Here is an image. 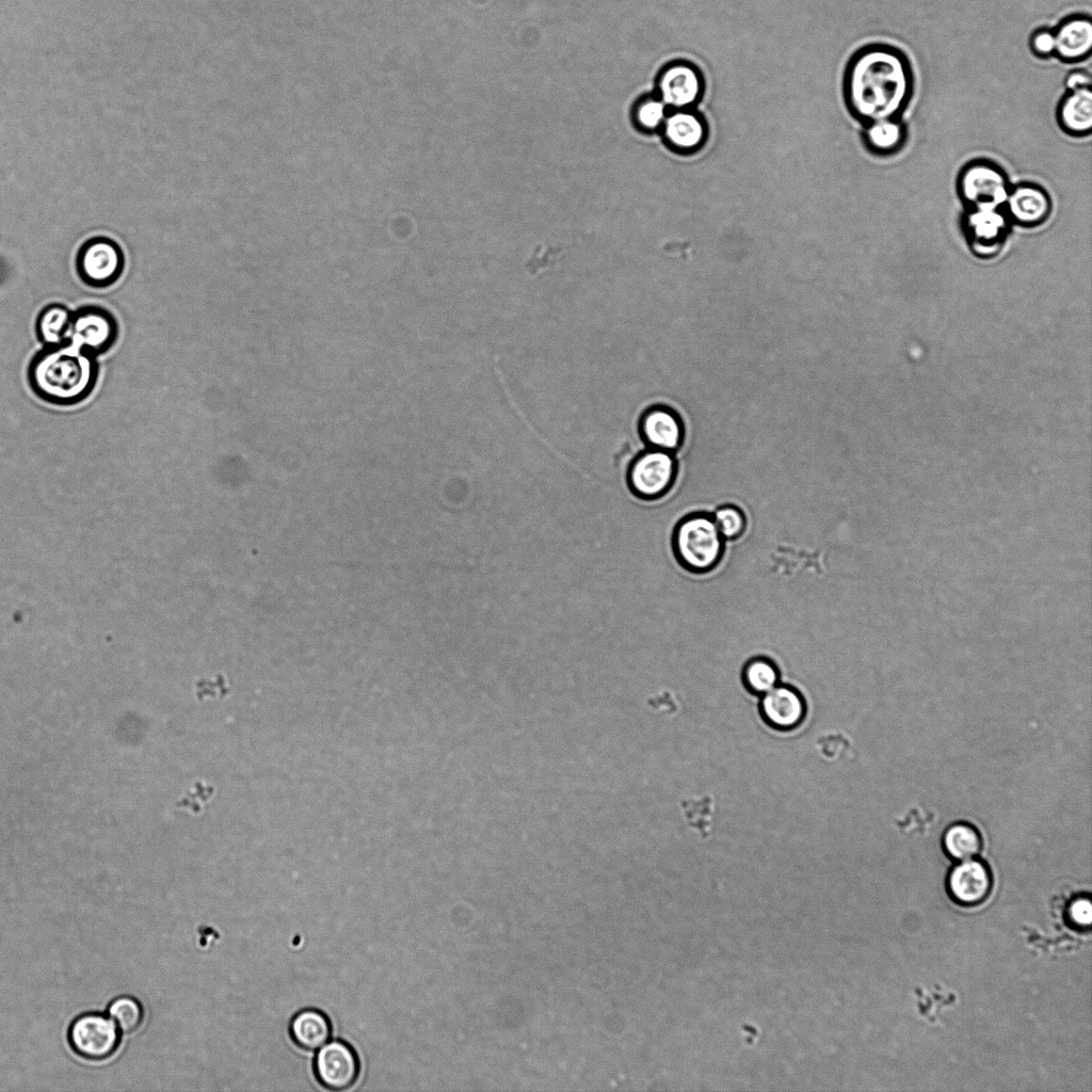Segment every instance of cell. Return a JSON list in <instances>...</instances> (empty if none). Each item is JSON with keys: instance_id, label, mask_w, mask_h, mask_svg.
Here are the masks:
<instances>
[{"instance_id": "d4e9b609", "label": "cell", "mask_w": 1092, "mask_h": 1092, "mask_svg": "<svg viewBox=\"0 0 1092 1092\" xmlns=\"http://www.w3.org/2000/svg\"><path fill=\"white\" fill-rule=\"evenodd\" d=\"M108 1015L122 1032L131 1033L136 1031L142 1025L144 1010L136 998L125 995L110 1002Z\"/></svg>"}, {"instance_id": "5b68a950", "label": "cell", "mask_w": 1092, "mask_h": 1092, "mask_svg": "<svg viewBox=\"0 0 1092 1092\" xmlns=\"http://www.w3.org/2000/svg\"><path fill=\"white\" fill-rule=\"evenodd\" d=\"M76 271L80 280L92 288L114 285L123 275L126 258L122 246L107 236L85 240L76 254Z\"/></svg>"}, {"instance_id": "5bb4252c", "label": "cell", "mask_w": 1092, "mask_h": 1092, "mask_svg": "<svg viewBox=\"0 0 1092 1092\" xmlns=\"http://www.w3.org/2000/svg\"><path fill=\"white\" fill-rule=\"evenodd\" d=\"M1055 57L1064 63H1078L1088 59L1092 51V21L1082 14L1064 17L1053 28Z\"/></svg>"}, {"instance_id": "6da1fadb", "label": "cell", "mask_w": 1092, "mask_h": 1092, "mask_svg": "<svg viewBox=\"0 0 1092 1092\" xmlns=\"http://www.w3.org/2000/svg\"><path fill=\"white\" fill-rule=\"evenodd\" d=\"M911 61L897 46L871 43L849 60L844 75V97L848 110L863 125L883 118H898L914 95Z\"/></svg>"}, {"instance_id": "7c38bea8", "label": "cell", "mask_w": 1092, "mask_h": 1092, "mask_svg": "<svg viewBox=\"0 0 1092 1092\" xmlns=\"http://www.w3.org/2000/svg\"><path fill=\"white\" fill-rule=\"evenodd\" d=\"M660 132L669 148L692 154L705 144L708 128L703 116L690 108L669 111Z\"/></svg>"}, {"instance_id": "ba28073f", "label": "cell", "mask_w": 1092, "mask_h": 1092, "mask_svg": "<svg viewBox=\"0 0 1092 1092\" xmlns=\"http://www.w3.org/2000/svg\"><path fill=\"white\" fill-rule=\"evenodd\" d=\"M119 327L116 317L100 305H83L73 311L68 342L95 356L116 343Z\"/></svg>"}, {"instance_id": "e0dca14e", "label": "cell", "mask_w": 1092, "mask_h": 1092, "mask_svg": "<svg viewBox=\"0 0 1092 1092\" xmlns=\"http://www.w3.org/2000/svg\"><path fill=\"white\" fill-rule=\"evenodd\" d=\"M1057 125L1073 138H1083L1092 130V90L1065 91L1056 107Z\"/></svg>"}, {"instance_id": "277c9868", "label": "cell", "mask_w": 1092, "mask_h": 1092, "mask_svg": "<svg viewBox=\"0 0 1092 1092\" xmlns=\"http://www.w3.org/2000/svg\"><path fill=\"white\" fill-rule=\"evenodd\" d=\"M1012 183L1006 171L996 162L977 158L966 162L956 178L957 194L968 207H1002Z\"/></svg>"}, {"instance_id": "ffe728a7", "label": "cell", "mask_w": 1092, "mask_h": 1092, "mask_svg": "<svg viewBox=\"0 0 1092 1092\" xmlns=\"http://www.w3.org/2000/svg\"><path fill=\"white\" fill-rule=\"evenodd\" d=\"M1008 222L1003 207L999 206L968 207L964 216V225L973 242L984 247L999 241Z\"/></svg>"}, {"instance_id": "7402d4cb", "label": "cell", "mask_w": 1092, "mask_h": 1092, "mask_svg": "<svg viewBox=\"0 0 1092 1092\" xmlns=\"http://www.w3.org/2000/svg\"><path fill=\"white\" fill-rule=\"evenodd\" d=\"M73 311L64 304L44 306L35 320V334L43 347L60 346L68 341Z\"/></svg>"}, {"instance_id": "9c48e42d", "label": "cell", "mask_w": 1092, "mask_h": 1092, "mask_svg": "<svg viewBox=\"0 0 1092 1092\" xmlns=\"http://www.w3.org/2000/svg\"><path fill=\"white\" fill-rule=\"evenodd\" d=\"M312 1071L320 1086L343 1091L358 1079L360 1061L354 1047L343 1040L326 1042L314 1057Z\"/></svg>"}, {"instance_id": "ac0fdd59", "label": "cell", "mask_w": 1092, "mask_h": 1092, "mask_svg": "<svg viewBox=\"0 0 1092 1092\" xmlns=\"http://www.w3.org/2000/svg\"><path fill=\"white\" fill-rule=\"evenodd\" d=\"M288 1031L291 1041L299 1048L312 1051L331 1039L333 1027L330 1017L323 1011L305 1008L291 1017Z\"/></svg>"}, {"instance_id": "4316f807", "label": "cell", "mask_w": 1092, "mask_h": 1092, "mask_svg": "<svg viewBox=\"0 0 1092 1092\" xmlns=\"http://www.w3.org/2000/svg\"><path fill=\"white\" fill-rule=\"evenodd\" d=\"M1031 53L1039 59L1055 57V35L1053 28H1039L1034 30L1028 39Z\"/></svg>"}, {"instance_id": "30bf717a", "label": "cell", "mask_w": 1092, "mask_h": 1092, "mask_svg": "<svg viewBox=\"0 0 1092 1092\" xmlns=\"http://www.w3.org/2000/svg\"><path fill=\"white\" fill-rule=\"evenodd\" d=\"M704 78L696 66L686 61L668 64L656 81V96L668 109H690L704 94Z\"/></svg>"}, {"instance_id": "9a60e30c", "label": "cell", "mask_w": 1092, "mask_h": 1092, "mask_svg": "<svg viewBox=\"0 0 1092 1092\" xmlns=\"http://www.w3.org/2000/svg\"><path fill=\"white\" fill-rule=\"evenodd\" d=\"M639 430L648 448L673 453L682 444V423L677 414L664 406L647 410L640 419Z\"/></svg>"}, {"instance_id": "603a6c76", "label": "cell", "mask_w": 1092, "mask_h": 1092, "mask_svg": "<svg viewBox=\"0 0 1092 1092\" xmlns=\"http://www.w3.org/2000/svg\"><path fill=\"white\" fill-rule=\"evenodd\" d=\"M668 112L665 105L656 95H647L633 105L631 119L638 130L652 133L660 131Z\"/></svg>"}, {"instance_id": "8fae6325", "label": "cell", "mask_w": 1092, "mask_h": 1092, "mask_svg": "<svg viewBox=\"0 0 1092 1092\" xmlns=\"http://www.w3.org/2000/svg\"><path fill=\"white\" fill-rule=\"evenodd\" d=\"M992 883L989 866L976 857L958 862L947 878L950 897L957 903L965 906L982 903L991 893Z\"/></svg>"}, {"instance_id": "44dd1931", "label": "cell", "mask_w": 1092, "mask_h": 1092, "mask_svg": "<svg viewBox=\"0 0 1092 1092\" xmlns=\"http://www.w3.org/2000/svg\"><path fill=\"white\" fill-rule=\"evenodd\" d=\"M982 835L978 828L964 820L948 824L942 834V847L956 862L975 858L982 850Z\"/></svg>"}, {"instance_id": "f1b7e54d", "label": "cell", "mask_w": 1092, "mask_h": 1092, "mask_svg": "<svg viewBox=\"0 0 1092 1092\" xmlns=\"http://www.w3.org/2000/svg\"><path fill=\"white\" fill-rule=\"evenodd\" d=\"M1091 75L1088 70L1076 68L1070 70L1063 80L1065 91H1075L1091 87Z\"/></svg>"}, {"instance_id": "2e32d148", "label": "cell", "mask_w": 1092, "mask_h": 1092, "mask_svg": "<svg viewBox=\"0 0 1092 1092\" xmlns=\"http://www.w3.org/2000/svg\"><path fill=\"white\" fill-rule=\"evenodd\" d=\"M760 710L769 725L777 729H791L804 719L805 704L796 689L776 685L762 694Z\"/></svg>"}, {"instance_id": "4fadbf2b", "label": "cell", "mask_w": 1092, "mask_h": 1092, "mask_svg": "<svg viewBox=\"0 0 1092 1092\" xmlns=\"http://www.w3.org/2000/svg\"><path fill=\"white\" fill-rule=\"evenodd\" d=\"M1002 207L1010 221L1023 226H1035L1049 216L1051 198L1042 186L1025 181L1011 186Z\"/></svg>"}, {"instance_id": "3957f363", "label": "cell", "mask_w": 1092, "mask_h": 1092, "mask_svg": "<svg viewBox=\"0 0 1092 1092\" xmlns=\"http://www.w3.org/2000/svg\"><path fill=\"white\" fill-rule=\"evenodd\" d=\"M724 544L711 514L704 512L682 517L673 530L674 556L691 573L703 574L713 569L723 557Z\"/></svg>"}, {"instance_id": "d6986e66", "label": "cell", "mask_w": 1092, "mask_h": 1092, "mask_svg": "<svg viewBox=\"0 0 1092 1092\" xmlns=\"http://www.w3.org/2000/svg\"><path fill=\"white\" fill-rule=\"evenodd\" d=\"M863 143L872 155L889 157L899 152L906 143L908 128L898 118H883L863 125Z\"/></svg>"}, {"instance_id": "cb8c5ba5", "label": "cell", "mask_w": 1092, "mask_h": 1092, "mask_svg": "<svg viewBox=\"0 0 1092 1092\" xmlns=\"http://www.w3.org/2000/svg\"><path fill=\"white\" fill-rule=\"evenodd\" d=\"M742 678L751 692L762 695L777 685L778 671L770 659L756 657L744 665Z\"/></svg>"}, {"instance_id": "8992f818", "label": "cell", "mask_w": 1092, "mask_h": 1092, "mask_svg": "<svg viewBox=\"0 0 1092 1092\" xmlns=\"http://www.w3.org/2000/svg\"><path fill=\"white\" fill-rule=\"evenodd\" d=\"M676 475L677 461L672 452L648 448L631 461L626 478L636 497L656 500L671 489Z\"/></svg>"}, {"instance_id": "52a82bcc", "label": "cell", "mask_w": 1092, "mask_h": 1092, "mask_svg": "<svg viewBox=\"0 0 1092 1092\" xmlns=\"http://www.w3.org/2000/svg\"><path fill=\"white\" fill-rule=\"evenodd\" d=\"M121 1030L108 1015L97 1012L76 1017L68 1028V1043L81 1058L101 1061L112 1057L121 1044Z\"/></svg>"}, {"instance_id": "7a4b0ae2", "label": "cell", "mask_w": 1092, "mask_h": 1092, "mask_svg": "<svg viewBox=\"0 0 1092 1092\" xmlns=\"http://www.w3.org/2000/svg\"><path fill=\"white\" fill-rule=\"evenodd\" d=\"M99 378L97 356L70 342L43 347L30 359L27 380L32 392L57 406H73L86 400Z\"/></svg>"}, {"instance_id": "83f0119b", "label": "cell", "mask_w": 1092, "mask_h": 1092, "mask_svg": "<svg viewBox=\"0 0 1092 1092\" xmlns=\"http://www.w3.org/2000/svg\"><path fill=\"white\" fill-rule=\"evenodd\" d=\"M1091 902L1088 898H1077L1069 908V919L1078 928H1086L1091 922Z\"/></svg>"}, {"instance_id": "484cf974", "label": "cell", "mask_w": 1092, "mask_h": 1092, "mask_svg": "<svg viewBox=\"0 0 1092 1092\" xmlns=\"http://www.w3.org/2000/svg\"><path fill=\"white\" fill-rule=\"evenodd\" d=\"M711 516L720 534L725 541L738 539L745 530V516L743 512L735 505L725 504L719 507Z\"/></svg>"}]
</instances>
